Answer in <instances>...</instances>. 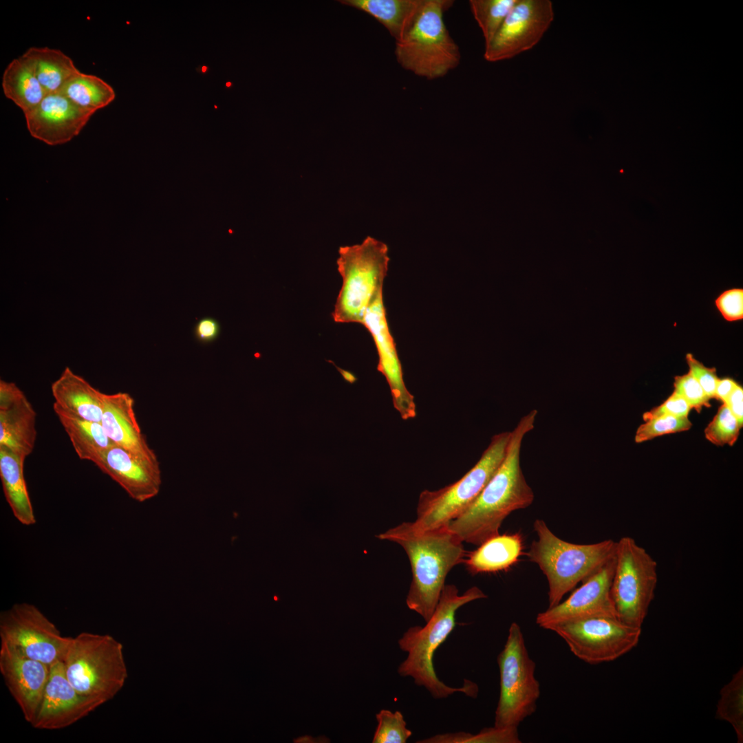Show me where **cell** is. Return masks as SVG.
I'll use <instances>...</instances> for the list:
<instances>
[{
  "instance_id": "17",
  "label": "cell",
  "mask_w": 743,
  "mask_h": 743,
  "mask_svg": "<svg viewBox=\"0 0 743 743\" xmlns=\"http://www.w3.org/2000/svg\"><path fill=\"white\" fill-rule=\"evenodd\" d=\"M0 671L24 719L32 724L41 703L50 666L1 642Z\"/></svg>"
},
{
  "instance_id": "33",
  "label": "cell",
  "mask_w": 743,
  "mask_h": 743,
  "mask_svg": "<svg viewBox=\"0 0 743 743\" xmlns=\"http://www.w3.org/2000/svg\"><path fill=\"white\" fill-rule=\"evenodd\" d=\"M741 428L735 417L723 403L706 427L704 435L707 440L716 446H733L738 438Z\"/></svg>"
},
{
  "instance_id": "1",
  "label": "cell",
  "mask_w": 743,
  "mask_h": 743,
  "mask_svg": "<svg viewBox=\"0 0 743 743\" xmlns=\"http://www.w3.org/2000/svg\"><path fill=\"white\" fill-rule=\"evenodd\" d=\"M536 409L524 416L510 431L504 458L475 501L447 525L462 542L478 546L499 534L504 519L526 508L535 499L520 464L522 441L535 427Z\"/></svg>"
},
{
  "instance_id": "23",
  "label": "cell",
  "mask_w": 743,
  "mask_h": 743,
  "mask_svg": "<svg viewBox=\"0 0 743 743\" xmlns=\"http://www.w3.org/2000/svg\"><path fill=\"white\" fill-rule=\"evenodd\" d=\"M522 552L523 539L519 532L499 534L466 552L462 563L472 574L497 572L515 565Z\"/></svg>"
},
{
  "instance_id": "20",
  "label": "cell",
  "mask_w": 743,
  "mask_h": 743,
  "mask_svg": "<svg viewBox=\"0 0 743 743\" xmlns=\"http://www.w3.org/2000/svg\"><path fill=\"white\" fill-rule=\"evenodd\" d=\"M36 413L14 383L0 380V446L27 457L34 448Z\"/></svg>"
},
{
  "instance_id": "6",
  "label": "cell",
  "mask_w": 743,
  "mask_h": 743,
  "mask_svg": "<svg viewBox=\"0 0 743 743\" xmlns=\"http://www.w3.org/2000/svg\"><path fill=\"white\" fill-rule=\"evenodd\" d=\"M336 263L343 283L333 319L336 323L363 324L369 306L383 294L389 261L388 247L368 236L361 244L340 247Z\"/></svg>"
},
{
  "instance_id": "39",
  "label": "cell",
  "mask_w": 743,
  "mask_h": 743,
  "mask_svg": "<svg viewBox=\"0 0 743 743\" xmlns=\"http://www.w3.org/2000/svg\"><path fill=\"white\" fill-rule=\"evenodd\" d=\"M691 409V407L682 397L672 393L661 405L644 413L643 418L646 421L662 416L687 417Z\"/></svg>"
},
{
  "instance_id": "22",
  "label": "cell",
  "mask_w": 743,
  "mask_h": 743,
  "mask_svg": "<svg viewBox=\"0 0 743 743\" xmlns=\"http://www.w3.org/2000/svg\"><path fill=\"white\" fill-rule=\"evenodd\" d=\"M51 390L54 405L80 418L100 422L105 394L70 368L65 367L52 384Z\"/></svg>"
},
{
  "instance_id": "42",
  "label": "cell",
  "mask_w": 743,
  "mask_h": 743,
  "mask_svg": "<svg viewBox=\"0 0 743 743\" xmlns=\"http://www.w3.org/2000/svg\"><path fill=\"white\" fill-rule=\"evenodd\" d=\"M737 385L735 380L729 378L719 379L715 387V398L724 403Z\"/></svg>"
},
{
  "instance_id": "11",
  "label": "cell",
  "mask_w": 743,
  "mask_h": 743,
  "mask_svg": "<svg viewBox=\"0 0 743 743\" xmlns=\"http://www.w3.org/2000/svg\"><path fill=\"white\" fill-rule=\"evenodd\" d=\"M546 629L556 633L575 656L588 664L620 658L637 645L641 635V627L627 625L610 616L565 621Z\"/></svg>"
},
{
  "instance_id": "15",
  "label": "cell",
  "mask_w": 743,
  "mask_h": 743,
  "mask_svg": "<svg viewBox=\"0 0 743 743\" xmlns=\"http://www.w3.org/2000/svg\"><path fill=\"white\" fill-rule=\"evenodd\" d=\"M102 704L75 689L66 676L63 660H58L50 666L41 703L31 724L38 729H64Z\"/></svg>"
},
{
  "instance_id": "30",
  "label": "cell",
  "mask_w": 743,
  "mask_h": 743,
  "mask_svg": "<svg viewBox=\"0 0 743 743\" xmlns=\"http://www.w3.org/2000/svg\"><path fill=\"white\" fill-rule=\"evenodd\" d=\"M716 716L732 725L738 742H743V669L741 667L720 691Z\"/></svg>"
},
{
  "instance_id": "9",
  "label": "cell",
  "mask_w": 743,
  "mask_h": 743,
  "mask_svg": "<svg viewBox=\"0 0 743 743\" xmlns=\"http://www.w3.org/2000/svg\"><path fill=\"white\" fill-rule=\"evenodd\" d=\"M497 660L500 689L494 726L518 727L535 712L540 685L535 677L536 664L528 654L517 623L510 625L506 643Z\"/></svg>"
},
{
  "instance_id": "18",
  "label": "cell",
  "mask_w": 743,
  "mask_h": 743,
  "mask_svg": "<svg viewBox=\"0 0 743 743\" xmlns=\"http://www.w3.org/2000/svg\"><path fill=\"white\" fill-rule=\"evenodd\" d=\"M94 113L78 106L61 93H55L46 94L24 116L30 135L54 146L78 136Z\"/></svg>"
},
{
  "instance_id": "34",
  "label": "cell",
  "mask_w": 743,
  "mask_h": 743,
  "mask_svg": "<svg viewBox=\"0 0 743 743\" xmlns=\"http://www.w3.org/2000/svg\"><path fill=\"white\" fill-rule=\"evenodd\" d=\"M378 726L372 740L373 743H405L412 732L401 712L383 709L376 715Z\"/></svg>"
},
{
  "instance_id": "5",
  "label": "cell",
  "mask_w": 743,
  "mask_h": 743,
  "mask_svg": "<svg viewBox=\"0 0 743 743\" xmlns=\"http://www.w3.org/2000/svg\"><path fill=\"white\" fill-rule=\"evenodd\" d=\"M453 3L451 0H423L412 25L396 42V58L403 69L435 80L458 66L459 47L444 22V13Z\"/></svg>"
},
{
  "instance_id": "12",
  "label": "cell",
  "mask_w": 743,
  "mask_h": 743,
  "mask_svg": "<svg viewBox=\"0 0 743 743\" xmlns=\"http://www.w3.org/2000/svg\"><path fill=\"white\" fill-rule=\"evenodd\" d=\"M0 638L1 642L50 666L63 660L71 639L61 636L37 607L25 602L1 612Z\"/></svg>"
},
{
  "instance_id": "14",
  "label": "cell",
  "mask_w": 743,
  "mask_h": 743,
  "mask_svg": "<svg viewBox=\"0 0 743 743\" xmlns=\"http://www.w3.org/2000/svg\"><path fill=\"white\" fill-rule=\"evenodd\" d=\"M614 566L615 555L584 580L566 600L539 613L536 623L546 629L555 623L575 618L617 617L610 592Z\"/></svg>"
},
{
  "instance_id": "19",
  "label": "cell",
  "mask_w": 743,
  "mask_h": 743,
  "mask_svg": "<svg viewBox=\"0 0 743 743\" xmlns=\"http://www.w3.org/2000/svg\"><path fill=\"white\" fill-rule=\"evenodd\" d=\"M94 464L136 501L143 502L160 491L162 480L158 460L143 457L113 444Z\"/></svg>"
},
{
  "instance_id": "35",
  "label": "cell",
  "mask_w": 743,
  "mask_h": 743,
  "mask_svg": "<svg viewBox=\"0 0 743 743\" xmlns=\"http://www.w3.org/2000/svg\"><path fill=\"white\" fill-rule=\"evenodd\" d=\"M692 426L688 417L662 416L645 421L638 428L635 442L641 443L665 434L689 430Z\"/></svg>"
},
{
  "instance_id": "16",
  "label": "cell",
  "mask_w": 743,
  "mask_h": 743,
  "mask_svg": "<svg viewBox=\"0 0 743 743\" xmlns=\"http://www.w3.org/2000/svg\"><path fill=\"white\" fill-rule=\"evenodd\" d=\"M362 325L374 339L378 354V370L388 383L394 408L402 420L414 418L416 416L414 396L404 382L402 365L388 327L383 294L369 306Z\"/></svg>"
},
{
  "instance_id": "13",
  "label": "cell",
  "mask_w": 743,
  "mask_h": 743,
  "mask_svg": "<svg viewBox=\"0 0 743 743\" xmlns=\"http://www.w3.org/2000/svg\"><path fill=\"white\" fill-rule=\"evenodd\" d=\"M554 19L550 0H517L493 40L486 45L485 60L497 62L532 49Z\"/></svg>"
},
{
  "instance_id": "37",
  "label": "cell",
  "mask_w": 743,
  "mask_h": 743,
  "mask_svg": "<svg viewBox=\"0 0 743 743\" xmlns=\"http://www.w3.org/2000/svg\"><path fill=\"white\" fill-rule=\"evenodd\" d=\"M715 305L722 316L728 321L743 318V290L733 288L723 292L715 300Z\"/></svg>"
},
{
  "instance_id": "8",
  "label": "cell",
  "mask_w": 743,
  "mask_h": 743,
  "mask_svg": "<svg viewBox=\"0 0 743 743\" xmlns=\"http://www.w3.org/2000/svg\"><path fill=\"white\" fill-rule=\"evenodd\" d=\"M510 431L494 435L477 463L460 480L419 495L413 526L426 530L447 525L475 501L503 461Z\"/></svg>"
},
{
  "instance_id": "21",
  "label": "cell",
  "mask_w": 743,
  "mask_h": 743,
  "mask_svg": "<svg viewBox=\"0 0 743 743\" xmlns=\"http://www.w3.org/2000/svg\"><path fill=\"white\" fill-rule=\"evenodd\" d=\"M100 423L114 444L143 457L158 460L142 433L134 410V400L128 393L104 394Z\"/></svg>"
},
{
  "instance_id": "7",
  "label": "cell",
  "mask_w": 743,
  "mask_h": 743,
  "mask_svg": "<svg viewBox=\"0 0 743 743\" xmlns=\"http://www.w3.org/2000/svg\"><path fill=\"white\" fill-rule=\"evenodd\" d=\"M63 662L75 689L103 704L117 694L127 676L122 646L108 634L82 632L71 637Z\"/></svg>"
},
{
  "instance_id": "28",
  "label": "cell",
  "mask_w": 743,
  "mask_h": 743,
  "mask_svg": "<svg viewBox=\"0 0 743 743\" xmlns=\"http://www.w3.org/2000/svg\"><path fill=\"white\" fill-rule=\"evenodd\" d=\"M26 51L34 61L37 78L47 94L59 93L80 72L71 58L60 50L30 47Z\"/></svg>"
},
{
  "instance_id": "41",
  "label": "cell",
  "mask_w": 743,
  "mask_h": 743,
  "mask_svg": "<svg viewBox=\"0 0 743 743\" xmlns=\"http://www.w3.org/2000/svg\"><path fill=\"white\" fill-rule=\"evenodd\" d=\"M742 402L743 389L742 387L737 384L725 401L724 404L735 417L741 427H742L743 425Z\"/></svg>"
},
{
  "instance_id": "43",
  "label": "cell",
  "mask_w": 743,
  "mask_h": 743,
  "mask_svg": "<svg viewBox=\"0 0 743 743\" xmlns=\"http://www.w3.org/2000/svg\"><path fill=\"white\" fill-rule=\"evenodd\" d=\"M206 69H207V67H206V66H203V67H202V71L203 72H205L206 71Z\"/></svg>"
},
{
  "instance_id": "4",
  "label": "cell",
  "mask_w": 743,
  "mask_h": 743,
  "mask_svg": "<svg viewBox=\"0 0 743 743\" xmlns=\"http://www.w3.org/2000/svg\"><path fill=\"white\" fill-rule=\"evenodd\" d=\"M533 528L537 539L526 555L547 579L548 607L559 604L579 582L615 555L616 541L612 539L590 544L570 543L554 535L541 519L535 521Z\"/></svg>"
},
{
  "instance_id": "24",
  "label": "cell",
  "mask_w": 743,
  "mask_h": 743,
  "mask_svg": "<svg viewBox=\"0 0 743 743\" xmlns=\"http://www.w3.org/2000/svg\"><path fill=\"white\" fill-rule=\"evenodd\" d=\"M1 85L6 97L24 114L35 108L47 94L37 78L34 61L27 51L7 65Z\"/></svg>"
},
{
  "instance_id": "26",
  "label": "cell",
  "mask_w": 743,
  "mask_h": 743,
  "mask_svg": "<svg viewBox=\"0 0 743 743\" xmlns=\"http://www.w3.org/2000/svg\"><path fill=\"white\" fill-rule=\"evenodd\" d=\"M53 410L80 460L94 463L114 444L100 422L80 418L54 404Z\"/></svg>"
},
{
  "instance_id": "31",
  "label": "cell",
  "mask_w": 743,
  "mask_h": 743,
  "mask_svg": "<svg viewBox=\"0 0 743 743\" xmlns=\"http://www.w3.org/2000/svg\"><path fill=\"white\" fill-rule=\"evenodd\" d=\"M517 0H470L471 12L488 45L496 35Z\"/></svg>"
},
{
  "instance_id": "27",
  "label": "cell",
  "mask_w": 743,
  "mask_h": 743,
  "mask_svg": "<svg viewBox=\"0 0 743 743\" xmlns=\"http://www.w3.org/2000/svg\"><path fill=\"white\" fill-rule=\"evenodd\" d=\"M343 4L367 13L384 25L396 42L412 25L423 0H342Z\"/></svg>"
},
{
  "instance_id": "44",
  "label": "cell",
  "mask_w": 743,
  "mask_h": 743,
  "mask_svg": "<svg viewBox=\"0 0 743 743\" xmlns=\"http://www.w3.org/2000/svg\"><path fill=\"white\" fill-rule=\"evenodd\" d=\"M230 83H226V86H228V87H229V86H230Z\"/></svg>"
},
{
  "instance_id": "2",
  "label": "cell",
  "mask_w": 743,
  "mask_h": 743,
  "mask_svg": "<svg viewBox=\"0 0 743 743\" xmlns=\"http://www.w3.org/2000/svg\"><path fill=\"white\" fill-rule=\"evenodd\" d=\"M376 537L404 549L412 574L406 604L427 622L437 606L448 573L464 561L466 551L463 542L448 525L420 530L412 522H402Z\"/></svg>"
},
{
  "instance_id": "32",
  "label": "cell",
  "mask_w": 743,
  "mask_h": 743,
  "mask_svg": "<svg viewBox=\"0 0 743 743\" xmlns=\"http://www.w3.org/2000/svg\"><path fill=\"white\" fill-rule=\"evenodd\" d=\"M419 743H518L521 742L518 727L483 729L479 733L473 735L465 732L438 734L427 739L417 741Z\"/></svg>"
},
{
  "instance_id": "25",
  "label": "cell",
  "mask_w": 743,
  "mask_h": 743,
  "mask_svg": "<svg viewBox=\"0 0 743 743\" xmlns=\"http://www.w3.org/2000/svg\"><path fill=\"white\" fill-rule=\"evenodd\" d=\"M25 457L0 446V477L6 499L15 518L23 525L36 523L24 476Z\"/></svg>"
},
{
  "instance_id": "10",
  "label": "cell",
  "mask_w": 743,
  "mask_h": 743,
  "mask_svg": "<svg viewBox=\"0 0 743 743\" xmlns=\"http://www.w3.org/2000/svg\"><path fill=\"white\" fill-rule=\"evenodd\" d=\"M658 583V566L649 553L632 538L616 541L611 597L617 617L641 627Z\"/></svg>"
},
{
  "instance_id": "40",
  "label": "cell",
  "mask_w": 743,
  "mask_h": 743,
  "mask_svg": "<svg viewBox=\"0 0 743 743\" xmlns=\"http://www.w3.org/2000/svg\"><path fill=\"white\" fill-rule=\"evenodd\" d=\"M221 332V325L217 320L211 316L201 318L193 327V335L197 341L202 344H209L215 341Z\"/></svg>"
},
{
  "instance_id": "36",
  "label": "cell",
  "mask_w": 743,
  "mask_h": 743,
  "mask_svg": "<svg viewBox=\"0 0 743 743\" xmlns=\"http://www.w3.org/2000/svg\"><path fill=\"white\" fill-rule=\"evenodd\" d=\"M674 392L682 397L689 405L700 412L703 407H710L709 398L698 380L689 372L674 378Z\"/></svg>"
},
{
  "instance_id": "3",
  "label": "cell",
  "mask_w": 743,
  "mask_h": 743,
  "mask_svg": "<svg viewBox=\"0 0 743 743\" xmlns=\"http://www.w3.org/2000/svg\"><path fill=\"white\" fill-rule=\"evenodd\" d=\"M486 595L477 586L459 594L453 584H445L437 606L424 627H409L398 640L400 649L407 653L400 664L398 673L402 677L413 678L419 687H424L436 699L445 698L456 692L473 697L477 692L476 685L465 680L460 687L444 684L436 675L433 656L438 647L446 639L455 626V614L459 608L471 601L484 599Z\"/></svg>"
},
{
  "instance_id": "38",
  "label": "cell",
  "mask_w": 743,
  "mask_h": 743,
  "mask_svg": "<svg viewBox=\"0 0 743 743\" xmlns=\"http://www.w3.org/2000/svg\"><path fill=\"white\" fill-rule=\"evenodd\" d=\"M689 372L698 380L709 398H715V391L719 380L715 368H709L694 358L693 354L686 355Z\"/></svg>"
},
{
  "instance_id": "29",
  "label": "cell",
  "mask_w": 743,
  "mask_h": 743,
  "mask_svg": "<svg viewBox=\"0 0 743 743\" xmlns=\"http://www.w3.org/2000/svg\"><path fill=\"white\" fill-rule=\"evenodd\" d=\"M59 93L78 106L95 113L109 105L116 97L113 87L102 78L81 72L72 78Z\"/></svg>"
}]
</instances>
